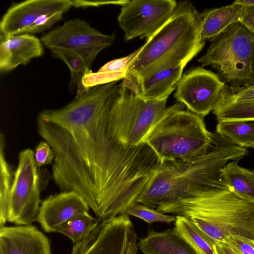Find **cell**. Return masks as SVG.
Instances as JSON below:
<instances>
[{"label":"cell","mask_w":254,"mask_h":254,"mask_svg":"<svg viewBox=\"0 0 254 254\" xmlns=\"http://www.w3.org/2000/svg\"><path fill=\"white\" fill-rule=\"evenodd\" d=\"M116 83L91 87L62 108L42 110L37 118L38 134L55 154L54 182L61 191L82 195L103 220L115 215L126 180L122 151L109 129Z\"/></svg>","instance_id":"1"},{"label":"cell","mask_w":254,"mask_h":254,"mask_svg":"<svg viewBox=\"0 0 254 254\" xmlns=\"http://www.w3.org/2000/svg\"><path fill=\"white\" fill-rule=\"evenodd\" d=\"M248 153L247 149L233 143L223 146L177 198L156 209L188 218L215 243L226 242L232 236L254 240V203L237 195L220 171Z\"/></svg>","instance_id":"2"},{"label":"cell","mask_w":254,"mask_h":254,"mask_svg":"<svg viewBox=\"0 0 254 254\" xmlns=\"http://www.w3.org/2000/svg\"><path fill=\"white\" fill-rule=\"evenodd\" d=\"M200 31V12L188 1L178 2L168 20L138 49L123 79L135 80L186 65L205 45Z\"/></svg>","instance_id":"3"},{"label":"cell","mask_w":254,"mask_h":254,"mask_svg":"<svg viewBox=\"0 0 254 254\" xmlns=\"http://www.w3.org/2000/svg\"><path fill=\"white\" fill-rule=\"evenodd\" d=\"M159 121L149 111L125 97L114 100L109 114V129L127 158L147 179L151 181L160 164L147 139Z\"/></svg>","instance_id":"4"},{"label":"cell","mask_w":254,"mask_h":254,"mask_svg":"<svg viewBox=\"0 0 254 254\" xmlns=\"http://www.w3.org/2000/svg\"><path fill=\"white\" fill-rule=\"evenodd\" d=\"M203 119L188 109H181L169 114L155 127L146 143L160 164L190 160L207 151L213 132L206 129Z\"/></svg>","instance_id":"5"},{"label":"cell","mask_w":254,"mask_h":254,"mask_svg":"<svg viewBox=\"0 0 254 254\" xmlns=\"http://www.w3.org/2000/svg\"><path fill=\"white\" fill-rule=\"evenodd\" d=\"M198 62L215 69L231 87L254 83V34L237 21L213 40Z\"/></svg>","instance_id":"6"},{"label":"cell","mask_w":254,"mask_h":254,"mask_svg":"<svg viewBox=\"0 0 254 254\" xmlns=\"http://www.w3.org/2000/svg\"><path fill=\"white\" fill-rule=\"evenodd\" d=\"M42 177L34 151L30 148L20 151L8 198L7 221L31 225L37 221L42 202L41 192L47 184Z\"/></svg>","instance_id":"7"},{"label":"cell","mask_w":254,"mask_h":254,"mask_svg":"<svg viewBox=\"0 0 254 254\" xmlns=\"http://www.w3.org/2000/svg\"><path fill=\"white\" fill-rule=\"evenodd\" d=\"M137 236L127 214L103 219L74 244L70 254H137Z\"/></svg>","instance_id":"8"},{"label":"cell","mask_w":254,"mask_h":254,"mask_svg":"<svg viewBox=\"0 0 254 254\" xmlns=\"http://www.w3.org/2000/svg\"><path fill=\"white\" fill-rule=\"evenodd\" d=\"M177 2L174 0H132L122 6L118 23L128 41L148 38L170 18Z\"/></svg>","instance_id":"9"},{"label":"cell","mask_w":254,"mask_h":254,"mask_svg":"<svg viewBox=\"0 0 254 254\" xmlns=\"http://www.w3.org/2000/svg\"><path fill=\"white\" fill-rule=\"evenodd\" d=\"M225 85L217 73L197 67L182 76L174 97L188 110L204 118L213 111Z\"/></svg>","instance_id":"10"},{"label":"cell","mask_w":254,"mask_h":254,"mask_svg":"<svg viewBox=\"0 0 254 254\" xmlns=\"http://www.w3.org/2000/svg\"><path fill=\"white\" fill-rule=\"evenodd\" d=\"M115 35L102 33L92 27L85 20L75 18L66 21L40 39L42 44L52 49H77L110 46Z\"/></svg>","instance_id":"11"},{"label":"cell","mask_w":254,"mask_h":254,"mask_svg":"<svg viewBox=\"0 0 254 254\" xmlns=\"http://www.w3.org/2000/svg\"><path fill=\"white\" fill-rule=\"evenodd\" d=\"M71 6V0H28L13 3L1 19L0 37L21 34L41 15L56 11L65 12Z\"/></svg>","instance_id":"12"},{"label":"cell","mask_w":254,"mask_h":254,"mask_svg":"<svg viewBox=\"0 0 254 254\" xmlns=\"http://www.w3.org/2000/svg\"><path fill=\"white\" fill-rule=\"evenodd\" d=\"M89 206L84 197L74 191H61L42 201L37 221L47 233L73 216L89 211Z\"/></svg>","instance_id":"13"},{"label":"cell","mask_w":254,"mask_h":254,"mask_svg":"<svg viewBox=\"0 0 254 254\" xmlns=\"http://www.w3.org/2000/svg\"><path fill=\"white\" fill-rule=\"evenodd\" d=\"M0 254H51L50 241L32 225L0 229Z\"/></svg>","instance_id":"14"},{"label":"cell","mask_w":254,"mask_h":254,"mask_svg":"<svg viewBox=\"0 0 254 254\" xmlns=\"http://www.w3.org/2000/svg\"><path fill=\"white\" fill-rule=\"evenodd\" d=\"M43 53L41 41L31 34L0 37V71H9L19 65H25L32 59L42 56Z\"/></svg>","instance_id":"15"},{"label":"cell","mask_w":254,"mask_h":254,"mask_svg":"<svg viewBox=\"0 0 254 254\" xmlns=\"http://www.w3.org/2000/svg\"><path fill=\"white\" fill-rule=\"evenodd\" d=\"M185 66L181 64L135 80L123 79L121 84L131 89L145 101L163 100L177 86Z\"/></svg>","instance_id":"16"},{"label":"cell","mask_w":254,"mask_h":254,"mask_svg":"<svg viewBox=\"0 0 254 254\" xmlns=\"http://www.w3.org/2000/svg\"><path fill=\"white\" fill-rule=\"evenodd\" d=\"M105 49L95 47L77 49H52L50 50L54 57L63 61L70 73L69 89L75 90L76 94L85 90L82 83L83 77L99 53Z\"/></svg>","instance_id":"17"},{"label":"cell","mask_w":254,"mask_h":254,"mask_svg":"<svg viewBox=\"0 0 254 254\" xmlns=\"http://www.w3.org/2000/svg\"><path fill=\"white\" fill-rule=\"evenodd\" d=\"M138 246L143 254H198L174 228L161 232L150 230Z\"/></svg>","instance_id":"18"},{"label":"cell","mask_w":254,"mask_h":254,"mask_svg":"<svg viewBox=\"0 0 254 254\" xmlns=\"http://www.w3.org/2000/svg\"><path fill=\"white\" fill-rule=\"evenodd\" d=\"M244 7L233 2L227 6L204 9L200 13L202 41L211 42L229 26L239 21Z\"/></svg>","instance_id":"19"},{"label":"cell","mask_w":254,"mask_h":254,"mask_svg":"<svg viewBox=\"0 0 254 254\" xmlns=\"http://www.w3.org/2000/svg\"><path fill=\"white\" fill-rule=\"evenodd\" d=\"M238 161L227 163L221 168V175L237 195L254 203V169L243 167Z\"/></svg>","instance_id":"20"},{"label":"cell","mask_w":254,"mask_h":254,"mask_svg":"<svg viewBox=\"0 0 254 254\" xmlns=\"http://www.w3.org/2000/svg\"><path fill=\"white\" fill-rule=\"evenodd\" d=\"M174 229L198 254H217L214 242L190 219L177 215Z\"/></svg>","instance_id":"21"},{"label":"cell","mask_w":254,"mask_h":254,"mask_svg":"<svg viewBox=\"0 0 254 254\" xmlns=\"http://www.w3.org/2000/svg\"><path fill=\"white\" fill-rule=\"evenodd\" d=\"M216 132L240 147L254 149V121L218 122Z\"/></svg>","instance_id":"22"},{"label":"cell","mask_w":254,"mask_h":254,"mask_svg":"<svg viewBox=\"0 0 254 254\" xmlns=\"http://www.w3.org/2000/svg\"><path fill=\"white\" fill-rule=\"evenodd\" d=\"M213 113L218 122L254 121V101H235L219 99Z\"/></svg>","instance_id":"23"},{"label":"cell","mask_w":254,"mask_h":254,"mask_svg":"<svg viewBox=\"0 0 254 254\" xmlns=\"http://www.w3.org/2000/svg\"><path fill=\"white\" fill-rule=\"evenodd\" d=\"M101 219L91 216L88 212L82 213L58 226L55 232L64 235L75 244L90 233L100 223Z\"/></svg>","instance_id":"24"},{"label":"cell","mask_w":254,"mask_h":254,"mask_svg":"<svg viewBox=\"0 0 254 254\" xmlns=\"http://www.w3.org/2000/svg\"><path fill=\"white\" fill-rule=\"evenodd\" d=\"M5 136L0 135V226L7 222L8 202L14 178L11 165L7 162L5 154Z\"/></svg>","instance_id":"25"},{"label":"cell","mask_w":254,"mask_h":254,"mask_svg":"<svg viewBox=\"0 0 254 254\" xmlns=\"http://www.w3.org/2000/svg\"><path fill=\"white\" fill-rule=\"evenodd\" d=\"M127 214L140 218L149 224L154 222L170 223L176 219L174 215L166 214L139 203L134 205Z\"/></svg>","instance_id":"26"},{"label":"cell","mask_w":254,"mask_h":254,"mask_svg":"<svg viewBox=\"0 0 254 254\" xmlns=\"http://www.w3.org/2000/svg\"><path fill=\"white\" fill-rule=\"evenodd\" d=\"M126 71L118 73L93 72L91 69L85 73L82 80V85L85 90L91 87L107 84L113 82H117L125 78Z\"/></svg>","instance_id":"27"},{"label":"cell","mask_w":254,"mask_h":254,"mask_svg":"<svg viewBox=\"0 0 254 254\" xmlns=\"http://www.w3.org/2000/svg\"><path fill=\"white\" fill-rule=\"evenodd\" d=\"M219 99L235 101H254V83L236 88L225 84Z\"/></svg>","instance_id":"28"},{"label":"cell","mask_w":254,"mask_h":254,"mask_svg":"<svg viewBox=\"0 0 254 254\" xmlns=\"http://www.w3.org/2000/svg\"><path fill=\"white\" fill-rule=\"evenodd\" d=\"M64 13L62 11H56L43 14L26 28L21 34H32L42 32L61 19Z\"/></svg>","instance_id":"29"},{"label":"cell","mask_w":254,"mask_h":254,"mask_svg":"<svg viewBox=\"0 0 254 254\" xmlns=\"http://www.w3.org/2000/svg\"><path fill=\"white\" fill-rule=\"evenodd\" d=\"M138 49L129 55L121 58L111 61L98 70L101 72L118 73L126 71V70L133 60L138 53Z\"/></svg>","instance_id":"30"},{"label":"cell","mask_w":254,"mask_h":254,"mask_svg":"<svg viewBox=\"0 0 254 254\" xmlns=\"http://www.w3.org/2000/svg\"><path fill=\"white\" fill-rule=\"evenodd\" d=\"M34 158L37 166L40 168L43 166L53 164L55 154L50 145L44 140L36 146Z\"/></svg>","instance_id":"31"},{"label":"cell","mask_w":254,"mask_h":254,"mask_svg":"<svg viewBox=\"0 0 254 254\" xmlns=\"http://www.w3.org/2000/svg\"><path fill=\"white\" fill-rule=\"evenodd\" d=\"M241 254H254V240L239 236H231L226 241Z\"/></svg>","instance_id":"32"},{"label":"cell","mask_w":254,"mask_h":254,"mask_svg":"<svg viewBox=\"0 0 254 254\" xmlns=\"http://www.w3.org/2000/svg\"><path fill=\"white\" fill-rule=\"evenodd\" d=\"M72 6L76 7H86L88 6H99L104 5L114 4L124 5L126 4L129 0H98V1H87L74 0H71Z\"/></svg>","instance_id":"33"},{"label":"cell","mask_w":254,"mask_h":254,"mask_svg":"<svg viewBox=\"0 0 254 254\" xmlns=\"http://www.w3.org/2000/svg\"><path fill=\"white\" fill-rule=\"evenodd\" d=\"M239 20L254 34V6L244 7Z\"/></svg>","instance_id":"34"},{"label":"cell","mask_w":254,"mask_h":254,"mask_svg":"<svg viewBox=\"0 0 254 254\" xmlns=\"http://www.w3.org/2000/svg\"><path fill=\"white\" fill-rule=\"evenodd\" d=\"M217 254H241L232 245L227 242L215 243Z\"/></svg>","instance_id":"35"},{"label":"cell","mask_w":254,"mask_h":254,"mask_svg":"<svg viewBox=\"0 0 254 254\" xmlns=\"http://www.w3.org/2000/svg\"><path fill=\"white\" fill-rule=\"evenodd\" d=\"M234 2L244 7L254 6V0H237Z\"/></svg>","instance_id":"36"}]
</instances>
